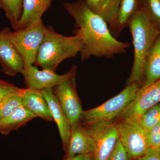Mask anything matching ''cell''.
Here are the masks:
<instances>
[{"label":"cell","mask_w":160,"mask_h":160,"mask_svg":"<svg viewBox=\"0 0 160 160\" xmlns=\"http://www.w3.org/2000/svg\"><path fill=\"white\" fill-rule=\"evenodd\" d=\"M22 105L37 118L48 122H53L50 109L42 90L25 89L22 94Z\"/></svg>","instance_id":"14"},{"label":"cell","mask_w":160,"mask_h":160,"mask_svg":"<svg viewBox=\"0 0 160 160\" xmlns=\"http://www.w3.org/2000/svg\"><path fill=\"white\" fill-rule=\"evenodd\" d=\"M119 139L126 150L129 160L142 156L150 149L147 132L140 125L139 119L124 118L114 122Z\"/></svg>","instance_id":"6"},{"label":"cell","mask_w":160,"mask_h":160,"mask_svg":"<svg viewBox=\"0 0 160 160\" xmlns=\"http://www.w3.org/2000/svg\"><path fill=\"white\" fill-rule=\"evenodd\" d=\"M144 79L142 86H148L160 79V33L146 59Z\"/></svg>","instance_id":"18"},{"label":"cell","mask_w":160,"mask_h":160,"mask_svg":"<svg viewBox=\"0 0 160 160\" xmlns=\"http://www.w3.org/2000/svg\"><path fill=\"white\" fill-rule=\"evenodd\" d=\"M139 84L134 82L126 86L117 95L102 105L89 110L83 111L80 123L84 126L96 123L111 122L118 119L121 114L135 99L140 88Z\"/></svg>","instance_id":"4"},{"label":"cell","mask_w":160,"mask_h":160,"mask_svg":"<svg viewBox=\"0 0 160 160\" xmlns=\"http://www.w3.org/2000/svg\"><path fill=\"white\" fill-rule=\"evenodd\" d=\"M159 150H160V147L159 148Z\"/></svg>","instance_id":"30"},{"label":"cell","mask_w":160,"mask_h":160,"mask_svg":"<svg viewBox=\"0 0 160 160\" xmlns=\"http://www.w3.org/2000/svg\"><path fill=\"white\" fill-rule=\"evenodd\" d=\"M142 8L141 0H121L116 17L109 25V30L117 39L123 29L129 26L133 16Z\"/></svg>","instance_id":"15"},{"label":"cell","mask_w":160,"mask_h":160,"mask_svg":"<svg viewBox=\"0 0 160 160\" xmlns=\"http://www.w3.org/2000/svg\"><path fill=\"white\" fill-rule=\"evenodd\" d=\"M94 150L93 139L81 123L71 127V134L64 160L78 155L92 154Z\"/></svg>","instance_id":"12"},{"label":"cell","mask_w":160,"mask_h":160,"mask_svg":"<svg viewBox=\"0 0 160 160\" xmlns=\"http://www.w3.org/2000/svg\"><path fill=\"white\" fill-rule=\"evenodd\" d=\"M121 0H86L90 10L103 18L108 24L115 18Z\"/></svg>","instance_id":"19"},{"label":"cell","mask_w":160,"mask_h":160,"mask_svg":"<svg viewBox=\"0 0 160 160\" xmlns=\"http://www.w3.org/2000/svg\"><path fill=\"white\" fill-rule=\"evenodd\" d=\"M142 9L160 31V0H141Z\"/></svg>","instance_id":"22"},{"label":"cell","mask_w":160,"mask_h":160,"mask_svg":"<svg viewBox=\"0 0 160 160\" xmlns=\"http://www.w3.org/2000/svg\"><path fill=\"white\" fill-rule=\"evenodd\" d=\"M36 118L34 114L22 105L8 117L0 120V133L8 135Z\"/></svg>","instance_id":"17"},{"label":"cell","mask_w":160,"mask_h":160,"mask_svg":"<svg viewBox=\"0 0 160 160\" xmlns=\"http://www.w3.org/2000/svg\"><path fill=\"white\" fill-rule=\"evenodd\" d=\"M42 91L49 105L54 122L57 125L63 149L66 151L71 134V126L69 121L52 92V89H44Z\"/></svg>","instance_id":"13"},{"label":"cell","mask_w":160,"mask_h":160,"mask_svg":"<svg viewBox=\"0 0 160 160\" xmlns=\"http://www.w3.org/2000/svg\"><path fill=\"white\" fill-rule=\"evenodd\" d=\"M46 29L42 19L25 29L9 32L10 41L22 59L25 69L34 65Z\"/></svg>","instance_id":"5"},{"label":"cell","mask_w":160,"mask_h":160,"mask_svg":"<svg viewBox=\"0 0 160 160\" xmlns=\"http://www.w3.org/2000/svg\"><path fill=\"white\" fill-rule=\"evenodd\" d=\"M23 2V0H0V8L5 12L14 31L22 14Z\"/></svg>","instance_id":"20"},{"label":"cell","mask_w":160,"mask_h":160,"mask_svg":"<svg viewBox=\"0 0 160 160\" xmlns=\"http://www.w3.org/2000/svg\"><path fill=\"white\" fill-rule=\"evenodd\" d=\"M85 160H93V156L92 153L88 154Z\"/></svg>","instance_id":"29"},{"label":"cell","mask_w":160,"mask_h":160,"mask_svg":"<svg viewBox=\"0 0 160 160\" xmlns=\"http://www.w3.org/2000/svg\"><path fill=\"white\" fill-rule=\"evenodd\" d=\"M22 89L8 82L0 80V101L11 95L18 93Z\"/></svg>","instance_id":"25"},{"label":"cell","mask_w":160,"mask_h":160,"mask_svg":"<svg viewBox=\"0 0 160 160\" xmlns=\"http://www.w3.org/2000/svg\"><path fill=\"white\" fill-rule=\"evenodd\" d=\"M9 27L0 30V66L1 71L9 76L22 73L25 69L22 59L9 38Z\"/></svg>","instance_id":"11"},{"label":"cell","mask_w":160,"mask_h":160,"mask_svg":"<svg viewBox=\"0 0 160 160\" xmlns=\"http://www.w3.org/2000/svg\"><path fill=\"white\" fill-rule=\"evenodd\" d=\"M159 103H160V79L148 86L140 87L135 99L118 119H139L149 108Z\"/></svg>","instance_id":"10"},{"label":"cell","mask_w":160,"mask_h":160,"mask_svg":"<svg viewBox=\"0 0 160 160\" xmlns=\"http://www.w3.org/2000/svg\"><path fill=\"white\" fill-rule=\"evenodd\" d=\"M52 0H23V12L16 30L25 29L42 19Z\"/></svg>","instance_id":"16"},{"label":"cell","mask_w":160,"mask_h":160,"mask_svg":"<svg viewBox=\"0 0 160 160\" xmlns=\"http://www.w3.org/2000/svg\"><path fill=\"white\" fill-rule=\"evenodd\" d=\"M24 89L19 92L11 95L0 101V120L5 118L22 106Z\"/></svg>","instance_id":"21"},{"label":"cell","mask_w":160,"mask_h":160,"mask_svg":"<svg viewBox=\"0 0 160 160\" xmlns=\"http://www.w3.org/2000/svg\"><path fill=\"white\" fill-rule=\"evenodd\" d=\"M78 72V66L73 64L68 72L59 75L56 72L42 69H38L36 66H29L22 72L24 78V83L26 88L43 90L52 89L66 81L74 78Z\"/></svg>","instance_id":"8"},{"label":"cell","mask_w":160,"mask_h":160,"mask_svg":"<svg viewBox=\"0 0 160 160\" xmlns=\"http://www.w3.org/2000/svg\"><path fill=\"white\" fill-rule=\"evenodd\" d=\"M129 27L134 47V61L126 86L144 79L146 59L160 31L141 8L132 19Z\"/></svg>","instance_id":"3"},{"label":"cell","mask_w":160,"mask_h":160,"mask_svg":"<svg viewBox=\"0 0 160 160\" xmlns=\"http://www.w3.org/2000/svg\"><path fill=\"white\" fill-rule=\"evenodd\" d=\"M93 139V160H109L119 140V134L113 122L96 123L84 126Z\"/></svg>","instance_id":"7"},{"label":"cell","mask_w":160,"mask_h":160,"mask_svg":"<svg viewBox=\"0 0 160 160\" xmlns=\"http://www.w3.org/2000/svg\"><path fill=\"white\" fill-rule=\"evenodd\" d=\"M45 37L38 50L34 66L56 72L58 66L67 58L74 57L84 47L82 34L74 29L72 36H64L47 26Z\"/></svg>","instance_id":"2"},{"label":"cell","mask_w":160,"mask_h":160,"mask_svg":"<svg viewBox=\"0 0 160 160\" xmlns=\"http://www.w3.org/2000/svg\"><path fill=\"white\" fill-rule=\"evenodd\" d=\"M63 6L75 20V26L82 36L84 47L80 52L82 61L91 56L111 58L116 55L126 53L130 44L113 37L108 23L89 9L86 0L66 2Z\"/></svg>","instance_id":"1"},{"label":"cell","mask_w":160,"mask_h":160,"mask_svg":"<svg viewBox=\"0 0 160 160\" xmlns=\"http://www.w3.org/2000/svg\"><path fill=\"white\" fill-rule=\"evenodd\" d=\"M134 160H160V150L150 149L146 154Z\"/></svg>","instance_id":"27"},{"label":"cell","mask_w":160,"mask_h":160,"mask_svg":"<svg viewBox=\"0 0 160 160\" xmlns=\"http://www.w3.org/2000/svg\"><path fill=\"white\" fill-rule=\"evenodd\" d=\"M88 154L78 155L75 156L73 157L64 160H85L87 157Z\"/></svg>","instance_id":"28"},{"label":"cell","mask_w":160,"mask_h":160,"mask_svg":"<svg viewBox=\"0 0 160 160\" xmlns=\"http://www.w3.org/2000/svg\"><path fill=\"white\" fill-rule=\"evenodd\" d=\"M147 138L150 149H159L160 147V123L147 132Z\"/></svg>","instance_id":"24"},{"label":"cell","mask_w":160,"mask_h":160,"mask_svg":"<svg viewBox=\"0 0 160 160\" xmlns=\"http://www.w3.org/2000/svg\"><path fill=\"white\" fill-rule=\"evenodd\" d=\"M109 160H129L126 150L119 139L118 140Z\"/></svg>","instance_id":"26"},{"label":"cell","mask_w":160,"mask_h":160,"mask_svg":"<svg viewBox=\"0 0 160 160\" xmlns=\"http://www.w3.org/2000/svg\"><path fill=\"white\" fill-rule=\"evenodd\" d=\"M140 125L146 132L160 123V103L149 108L139 119Z\"/></svg>","instance_id":"23"},{"label":"cell","mask_w":160,"mask_h":160,"mask_svg":"<svg viewBox=\"0 0 160 160\" xmlns=\"http://www.w3.org/2000/svg\"><path fill=\"white\" fill-rule=\"evenodd\" d=\"M52 89L71 127L79 123L83 110L77 92L75 78L55 86Z\"/></svg>","instance_id":"9"}]
</instances>
